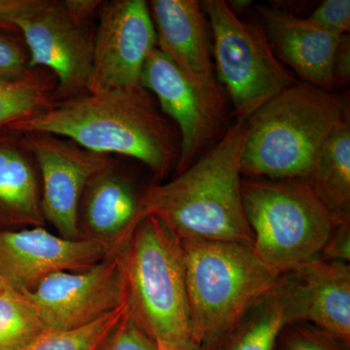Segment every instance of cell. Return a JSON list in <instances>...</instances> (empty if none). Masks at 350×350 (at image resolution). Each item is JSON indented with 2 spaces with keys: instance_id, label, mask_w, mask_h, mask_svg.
Returning a JSON list of instances; mask_svg holds the SVG:
<instances>
[{
  "instance_id": "7",
  "label": "cell",
  "mask_w": 350,
  "mask_h": 350,
  "mask_svg": "<svg viewBox=\"0 0 350 350\" xmlns=\"http://www.w3.org/2000/svg\"><path fill=\"white\" fill-rule=\"evenodd\" d=\"M200 5L211 27L217 81L238 119H248L296 78L275 56L262 27L239 19L224 0Z\"/></svg>"
},
{
  "instance_id": "13",
  "label": "cell",
  "mask_w": 350,
  "mask_h": 350,
  "mask_svg": "<svg viewBox=\"0 0 350 350\" xmlns=\"http://www.w3.org/2000/svg\"><path fill=\"white\" fill-rule=\"evenodd\" d=\"M111 248L105 241L64 239L42 228L0 232V276L16 291L29 293L53 273L91 268Z\"/></svg>"
},
{
  "instance_id": "16",
  "label": "cell",
  "mask_w": 350,
  "mask_h": 350,
  "mask_svg": "<svg viewBox=\"0 0 350 350\" xmlns=\"http://www.w3.org/2000/svg\"><path fill=\"white\" fill-rule=\"evenodd\" d=\"M301 321L312 323L349 349V262L319 257L292 271Z\"/></svg>"
},
{
  "instance_id": "14",
  "label": "cell",
  "mask_w": 350,
  "mask_h": 350,
  "mask_svg": "<svg viewBox=\"0 0 350 350\" xmlns=\"http://www.w3.org/2000/svg\"><path fill=\"white\" fill-rule=\"evenodd\" d=\"M265 36L278 61L304 82L333 92V62L340 42L308 18L271 6H257Z\"/></svg>"
},
{
  "instance_id": "30",
  "label": "cell",
  "mask_w": 350,
  "mask_h": 350,
  "mask_svg": "<svg viewBox=\"0 0 350 350\" xmlns=\"http://www.w3.org/2000/svg\"><path fill=\"white\" fill-rule=\"evenodd\" d=\"M350 80V36H342L333 62L334 88L344 86Z\"/></svg>"
},
{
  "instance_id": "4",
  "label": "cell",
  "mask_w": 350,
  "mask_h": 350,
  "mask_svg": "<svg viewBox=\"0 0 350 350\" xmlns=\"http://www.w3.org/2000/svg\"><path fill=\"white\" fill-rule=\"evenodd\" d=\"M191 336L200 350H221L280 275L252 246L180 239Z\"/></svg>"
},
{
  "instance_id": "32",
  "label": "cell",
  "mask_w": 350,
  "mask_h": 350,
  "mask_svg": "<svg viewBox=\"0 0 350 350\" xmlns=\"http://www.w3.org/2000/svg\"><path fill=\"white\" fill-rule=\"evenodd\" d=\"M159 350H200L193 342H182L176 345L158 344Z\"/></svg>"
},
{
  "instance_id": "6",
  "label": "cell",
  "mask_w": 350,
  "mask_h": 350,
  "mask_svg": "<svg viewBox=\"0 0 350 350\" xmlns=\"http://www.w3.org/2000/svg\"><path fill=\"white\" fill-rule=\"evenodd\" d=\"M131 310L158 344L193 342L180 238L154 216L138 222L126 251Z\"/></svg>"
},
{
  "instance_id": "10",
  "label": "cell",
  "mask_w": 350,
  "mask_h": 350,
  "mask_svg": "<svg viewBox=\"0 0 350 350\" xmlns=\"http://www.w3.org/2000/svg\"><path fill=\"white\" fill-rule=\"evenodd\" d=\"M14 25L29 50V68L47 69L56 78L55 100L89 93L94 33L69 17L63 2L41 0Z\"/></svg>"
},
{
  "instance_id": "5",
  "label": "cell",
  "mask_w": 350,
  "mask_h": 350,
  "mask_svg": "<svg viewBox=\"0 0 350 350\" xmlns=\"http://www.w3.org/2000/svg\"><path fill=\"white\" fill-rule=\"evenodd\" d=\"M253 250L280 275L321 257L334 228L349 218L331 213L304 179H241Z\"/></svg>"
},
{
  "instance_id": "3",
  "label": "cell",
  "mask_w": 350,
  "mask_h": 350,
  "mask_svg": "<svg viewBox=\"0 0 350 350\" xmlns=\"http://www.w3.org/2000/svg\"><path fill=\"white\" fill-rule=\"evenodd\" d=\"M347 119L342 96L295 82L246 120L241 176L306 180L320 151Z\"/></svg>"
},
{
  "instance_id": "2",
  "label": "cell",
  "mask_w": 350,
  "mask_h": 350,
  "mask_svg": "<svg viewBox=\"0 0 350 350\" xmlns=\"http://www.w3.org/2000/svg\"><path fill=\"white\" fill-rule=\"evenodd\" d=\"M246 120L238 119L174 180L151 184L139 199V221L154 216L180 239L253 246L241 198Z\"/></svg>"
},
{
  "instance_id": "20",
  "label": "cell",
  "mask_w": 350,
  "mask_h": 350,
  "mask_svg": "<svg viewBox=\"0 0 350 350\" xmlns=\"http://www.w3.org/2000/svg\"><path fill=\"white\" fill-rule=\"evenodd\" d=\"M306 181L331 213L350 217L349 119L329 138Z\"/></svg>"
},
{
  "instance_id": "12",
  "label": "cell",
  "mask_w": 350,
  "mask_h": 350,
  "mask_svg": "<svg viewBox=\"0 0 350 350\" xmlns=\"http://www.w3.org/2000/svg\"><path fill=\"white\" fill-rule=\"evenodd\" d=\"M24 135L40 170L43 216L63 238L77 239L83 195L92 179L111 167L109 158L56 135Z\"/></svg>"
},
{
  "instance_id": "9",
  "label": "cell",
  "mask_w": 350,
  "mask_h": 350,
  "mask_svg": "<svg viewBox=\"0 0 350 350\" xmlns=\"http://www.w3.org/2000/svg\"><path fill=\"white\" fill-rule=\"evenodd\" d=\"M23 294L36 306L47 331L89 325L130 301L126 253L109 255L80 273H53Z\"/></svg>"
},
{
  "instance_id": "17",
  "label": "cell",
  "mask_w": 350,
  "mask_h": 350,
  "mask_svg": "<svg viewBox=\"0 0 350 350\" xmlns=\"http://www.w3.org/2000/svg\"><path fill=\"white\" fill-rule=\"evenodd\" d=\"M8 131L0 133V214L18 222H40L43 213L33 155L24 135Z\"/></svg>"
},
{
  "instance_id": "31",
  "label": "cell",
  "mask_w": 350,
  "mask_h": 350,
  "mask_svg": "<svg viewBox=\"0 0 350 350\" xmlns=\"http://www.w3.org/2000/svg\"><path fill=\"white\" fill-rule=\"evenodd\" d=\"M103 1L98 0H66L63 5L66 13L76 24L89 27L94 16L100 12Z\"/></svg>"
},
{
  "instance_id": "25",
  "label": "cell",
  "mask_w": 350,
  "mask_h": 350,
  "mask_svg": "<svg viewBox=\"0 0 350 350\" xmlns=\"http://www.w3.org/2000/svg\"><path fill=\"white\" fill-rule=\"evenodd\" d=\"M280 350H347L317 327L306 322L290 324L280 335Z\"/></svg>"
},
{
  "instance_id": "21",
  "label": "cell",
  "mask_w": 350,
  "mask_h": 350,
  "mask_svg": "<svg viewBox=\"0 0 350 350\" xmlns=\"http://www.w3.org/2000/svg\"><path fill=\"white\" fill-rule=\"evenodd\" d=\"M57 82L45 68H29L15 80H0V129L44 111L55 103Z\"/></svg>"
},
{
  "instance_id": "19",
  "label": "cell",
  "mask_w": 350,
  "mask_h": 350,
  "mask_svg": "<svg viewBox=\"0 0 350 350\" xmlns=\"http://www.w3.org/2000/svg\"><path fill=\"white\" fill-rule=\"evenodd\" d=\"M84 217L90 229L101 237L131 238L139 222V199L131 182L111 172L96 175L84 192Z\"/></svg>"
},
{
  "instance_id": "23",
  "label": "cell",
  "mask_w": 350,
  "mask_h": 350,
  "mask_svg": "<svg viewBox=\"0 0 350 350\" xmlns=\"http://www.w3.org/2000/svg\"><path fill=\"white\" fill-rule=\"evenodd\" d=\"M130 301L93 323L68 331H48L21 350H96L130 308Z\"/></svg>"
},
{
  "instance_id": "22",
  "label": "cell",
  "mask_w": 350,
  "mask_h": 350,
  "mask_svg": "<svg viewBox=\"0 0 350 350\" xmlns=\"http://www.w3.org/2000/svg\"><path fill=\"white\" fill-rule=\"evenodd\" d=\"M36 306L25 294L7 286L0 293V350H21L46 333Z\"/></svg>"
},
{
  "instance_id": "28",
  "label": "cell",
  "mask_w": 350,
  "mask_h": 350,
  "mask_svg": "<svg viewBox=\"0 0 350 350\" xmlns=\"http://www.w3.org/2000/svg\"><path fill=\"white\" fill-rule=\"evenodd\" d=\"M321 257L324 259L349 262L350 261V221L349 219L338 223L325 247L322 251Z\"/></svg>"
},
{
  "instance_id": "27",
  "label": "cell",
  "mask_w": 350,
  "mask_h": 350,
  "mask_svg": "<svg viewBox=\"0 0 350 350\" xmlns=\"http://www.w3.org/2000/svg\"><path fill=\"white\" fill-rule=\"evenodd\" d=\"M29 56L19 44L0 34V80H15L29 70Z\"/></svg>"
},
{
  "instance_id": "18",
  "label": "cell",
  "mask_w": 350,
  "mask_h": 350,
  "mask_svg": "<svg viewBox=\"0 0 350 350\" xmlns=\"http://www.w3.org/2000/svg\"><path fill=\"white\" fill-rule=\"evenodd\" d=\"M301 321L293 276L285 273L253 306L221 350H275L283 330Z\"/></svg>"
},
{
  "instance_id": "33",
  "label": "cell",
  "mask_w": 350,
  "mask_h": 350,
  "mask_svg": "<svg viewBox=\"0 0 350 350\" xmlns=\"http://www.w3.org/2000/svg\"><path fill=\"white\" fill-rule=\"evenodd\" d=\"M7 286H8V285L6 284L5 280L0 276V293H1Z\"/></svg>"
},
{
  "instance_id": "24",
  "label": "cell",
  "mask_w": 350,
  "mask_h": 350,
  "mask_svg": "<svg viewBox=\"0 0 350 350\" xmlns=\"http://www.w3.org/2000/svg\"><path fill=\"white\" fill-rule=\"evenodd\" d=\"M96 350H159L158 342L131 310L101 340Z\"/></svg>"
},
{
  "instance_id": "11",
  "label": "cell",
  "mask_w": 350,
  "mask_h": 350,
  "mask_svg": "<svg viewBox=\"0 0 350 350\" xmlns=\"http://www.w3.org/2000/svg\"><path fill=\"white\" fill-rule=\"evenodd\" d=\"M156 47L157 33L148 2H103L94 32L89 93L142 87V69Z\"/></svg>"
},
{
  "instance_id": "1",
  "label": "cell",
  "mask_w": 350,
  "mask_h": 350,
  "mask_svg": "<svg viewBox=\"0 0 350 350\" xmlns=\"http://www.w3.org/2000/svg\"><path fill=\"white\" fill-rule=\"evenodd\" d=\"M8 130L66 138L94 153L117 154L144 163L165 178L178 162L180 139L144 88L87 93L55 101Z\"/></svg>"
},
{
  "instance_id": "29",
  "label": "cell",
  "mask_w": 350,
  "mask_h": 350,
  "mask_svg": "<svg viewBox=\"0 0 350 350\" xmlns=\"http://www.w3.org/2000/svg\"><path fill=\"white\" fill-rule=\"evenodd\" d=\"M41 0H0V29L18 32L14 21L31 12Z\"/></svg>"
},
{
  "instance_id": "15",
  "label": "cell",
  "mask_w": 350,
  "mask_h": 350,
  "mask_svg": "<svg viewBox=\"0 0 350 350\" xmlns=\"http://www.w3.org/2000/svg\"><path fill=\"white\" fill-rule=\"evenodd\" d=\"M157 47L200 84L218 86L208 21L197 0H152Z\"/></svg>"
},
{
  "instance_id": "26",
  "label": "cell",
  "mask_w": 350,
  "mask_h": 350,
  "mask_svg": "<svg viewBox=\"0 0 350 350\" xmlns=\"http://www.w3.org/2000/svg\"><path fill=\"white\" fill-rule=\"evenodd\" d=\"M308 19L329 33L342 38L349 34L350 1L325 0L317 6Z\"/></svg>"
},
{
  "instance_id": "8",
  "label": "cell",
  "mask_w": 350,
  "mask_h": 350,
  "mask_svg": "<svg viewBox=\"0 0 350 350\" xmlns=\"http://www.w3.org/2000/svg\"><path fill=\"white\" fill-rule=\"evenodd\" d=\"M140 85L156 96L161 111L176 124L180 153L175 167L181 174L224 135V90L191 79L158 47L144 64Z\"/></svg>"
}]
</instances>
